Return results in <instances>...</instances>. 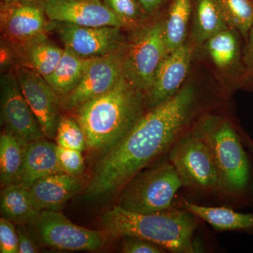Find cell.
Returning <instances> with one entry per match:
<instances>
[{
	"instance_id": "d6986e66",
	"label": "cell",
	"mask_w": 253,
	"mask_h": 253,
	"mask_svg": "<svg viewBox=\"0 0 253 253\" xmlns=\"http://www.w3.org/2000/svg\"><path fill=\"white\" fill-rule=\"evenodd\" d=\"M13 45L17 51L19 66L30 68L44 78L53 73L64 51V48L59 47L48 38V35Z\"/></svg>"
},
{
	"instance_id": "4dcf8cb0",
	"label": "cell",
	"mask_w": 253,
	"mask_h": 253,
	"mask_svg": "<svg viewBox=\"0 0 253 253\" xmlns=\"http://www.w3.org/2000/svg\"><path fill=\"white\" fill-rule=\"evenodd\" d=\"M122 252L126 253H162L166 250L151 241L127 236L123 238Z\"/></svg>"
},
{
	"instance_id": "9a60e30c",
	"label": "cell",
	"mask_w": 253,
	"mask_h": 253,
	"mask_svg": "<svg viewBox=\"0 0 253 253\" xmlns=\"http://www.w3.org/2000/svg\"><path fill=\"white\" fill-rule=\"evenodd\" d=\"M194 46L186 42L179 49L165 56L146 94L147 111L168 101L182 87L194 56Z\"/></svg>"
},
{
	"instance_id": "603a6c76",
	"label": "cell",
	"mask_w": 253,
	"mask_h": 253,
	"mask_svg": "<svg viewBox=\"0 0 253 253\" xmlns=\"http://www.w3.org/2000/svg\"><path fill=\"white\" fill-rule=\"evenodd\" d=\"M94 59H85L65 49L59 64L53 73L44 78L60 98L78 86Z\"/></svg>"
},
{
	"instance_id": "4316f807",
	"label": "cell",
	"mask_w": 253,
	"mask_h": 253,
	"mask_svg": "<svg viewBox=\"0 0 253 253\" xmlns=\"http://www.w3.org/2000/svg\"><path fill=\"white\" fill-rule=\"evenodd\" d=\"M106 6L127 26L130 31L136 26L149 21L150 18L139 0H102Z\"/></svg>"
},
{
	"instance_id": "30bf717a",
	"label": "cell",
	"mask_w": 253,
	"mask_h": 253,
	"mask_svg": "<svg viewBox=\"0 0 253 253\" xmlns=\"http://www.w3.org/2000/svg\"><path fill=\"white\" fill-rule=\"evenodd\" d=\"M1 124L4 131L14 135L23 146L44 139L38 120L23 96L14 71L0 78Z\"/></svg>"
},
{
	"instance_id": "cb8c5ba5",
	"label": "cell",
	"mask_w": 253,
	"mask_h": 253,
	"mask_svg": "<svg viewBox=\"0 0 253 253\" xmlns=\"http://www.w3.org/2000/svg\"><path fill=\"white\" fill-rule=\"evenodd\" d=\"M182 208L217 230H240L253 227L252 214L236 212L230 208L206 207L188 201L183 203Z\"/></svg>"
},
{
	"instance_id": "1f68e13d",
	"label": "cell",
	"mask_w": 253,
	"mask_h": 253,
	"mask_svg": "<svg viewBox=\"0 0 253 253\" xmlns=\"http://www.w3.org/2000/svg\"><path fill=\"white\" fill-rule=\"evenodd\" d=\"M244 51V63L246 76L245 81L253 84V26L250 31Z\"/></svg>"
},
{
	"instance_id": "277c9868",
	"label": "cell",
	"mask_w": 253,
	"mask_h": 253,
	"mask_svg": "<svg viewBox=\"0 0 253 253\" xmlns=\"http://www.w3.org/2000/svg\"><path fill=\"white\" fill-rule=\"evenodd\" d=\"M196 126L211 150L219 176V189L229 194L244 191L249 183V160L230 121L210 116Z\"/></svg>"
},
{
	"instance_id": "7c38bea8",
	"label": "cell",
	"mask_w": 253,
	"mask_h": 253,
	"mask_svg": "<svg viewBox=\"0 0 253 253\" xmlns=\"http://www.w3.org/2000/svg\"><path fill=\"white\" fill-rule=\"evenodd\" d=\"M1 39L21 44L51 32L43 1H1L0 3Z\"/></svg>"
},
{
	"instance_id": "d4e9b609",
	"label": "cell",
	"mask_w": 253,
	"mask_h": 253,
	"mask_svg": "<svg viewBox=\"0 0 253 253\" xmlns=\"http://www.w3.org/2000/svg\"><path fill=\"white\" fill-rule=\"evenodd\" d=\"M24 146L9 133L0 136V181L1 188L17 184L22 169Z\"/></svg>"
},
{
	"instance_id": "f546056e",
	"label": "cell",
	"mask_w": 253,
	"mask_h": 253,
	"mask_svg": "<svg viewBox=\"0 0 253 253\" xmlns=\"http://www.w3.org/2000/svg\"><path fill=\"white\" fill-rule=\"evenodd\" d=\"M0 253H18L17 230L12 221L2 217L0 219Z\"/></svg>"
},
{
	"instance_id": "ffe728a7",
	"label": "cell",
	"mask_w": 253,
	"mask_h": 253,
	"mask_svg": "<svg viewBox=\"0 0 253 253\" xmlns=\"http://www.w3.org/2000/svg\"><path fill=\"white\" fill-rule=\"evenodd\" d=\"M0 205L1 217L18 224H33L42 211L30 189L20 184L3 188Z\"/></svg>"
},
{
	"instance_id": "d6a6232c",
	"label": "cell",
	"mask_w": 253,
	"mask_h": 253,
	"mask_svg": "<svg viewBox=\"0 0 253 253\" xmlns=\"http://www.w3.org/2000/svg\"><path fill=\"white\" fill-rule=\"evenodd\" d=\"M171 0H139L146 14L150 18L159 14L163 8L166 7Z\"/></svg>"
},
{
	"instance_id": "e0dca14e",
	"label": "cell",
	"mask_w": 253,
	"mask_h": 253,
	"mask_svg": "<svg viewBox=\"0 0 253 253\" xmlns=\"http://www.w3.org/2000/svg\"><path fill=\"white\" fill-rule=\"evenodd\" d=\"M63 172L57 155V144L44 139L28 143L23 149L22 169L17 184L30 187L44 176Z\"/></svg>"
},
{
	"instance_id": "484cf974",
	"label": "cell",
	"mask_w": 253,
	"mask_h": 253,
	"mask_svg": "<svg viewBox=\"0 0 253 253\" xmlns=\"http://www.w3.org/2000/svg\"><path fill=\"white\" fill-rule=\"evenodd\" d=\"M223 18L231 29L247 41L253 26V0H217Z\"/></svg>"
},
{
	"instance_id": "f1b7e54d",
	"label": "cell",
	"mask_w": 253,
	"mask_h": 253,
	"mask_svg": "<svg viewBox=\"0 0 253 253\" xmlns=\"http://www.w3.org/2000/svg\"><path fill=\"white\" fill-rule=\"evenodd\" d=\"M57 155L63 172L76 177L83 174L84 169V160L82 151L57 146Z\"/></svg>"
},
{
	"instance_id": "8fae6325",
	"label": "cell",
	"mask_w": 253,
	"mask_h": 253,
	"mask_svg": "<svg viewBox=\"0 0 253 253\" xmlns=\"http://www.w3.org/2000/svg\"><path fill=\"white\" fill-rule=\"evenodd\" d=\"M126 46L112 54L94 59L78 86L70 94L60 98L61 108L76 111L87 101L112 89L123 76Z\"/></svg>"
},
{
	"instance_id": "7a4b0ae2",
	"label": "cell",
	"mask_w": 253,
	"mask_h": 253,
	"mask_svg": "<svg viewBox=\"0 0 253 253\" xmlns=\"http://www.w3.org/2000/svg\"><path fill=\"white\" fill-rule=\"evenodd\" d=\"M147 111L146 93L124 76L112 89L76 110L86 148L105 152L122 140Z\"/></svg>"
},
{
	"instance_id": "ba28073f",
	"label": "cell",
	"mask_w": 253,
	"mask_h": 253,
	"mask_svg": "<svg viewBox=\"0 0 253 253\" xmlns=\"http://www.w3.org/2000/svg\"><path fill=\"white\" fill-rule=\"evenodd\" d=\"M124 31L113 26L89 27L51 21V31L55 32L65 49L85 59H96L122 49L127 41Z\"/></svg>"
},
{
	"instance_id": "5bb4252c",
	"label": "cell",
	"mask_w": 253,
	"mask_h": 253,
	"mask_svg": "<svg viewBox=\"0 0 253 253\" xmlns=\"http://www.w3.org/2000/svg\"><path fill=\"white\" fill-rule=\"evenodd\" d=\"M46 16L51 21L89 27L113 26L127 31V26L102 0H44Z\"/></svg>"
},
{
	"instance_id": "2e32d148",
	"label": "cell",
	"mask_w": 253,
	"mask_h": 253,
	"mask_svg": "<svg viewBox=\"0 0 253 253\" xmlns=\"http://www.w3.org/2000/svg\"><path fill=\"white\" fill-rule=\"evenodd\" d=\"M241 37L235 30L228 28L213 36L201 46H204L208 59L219 73L230 78L245 80Z\"/></svg>"
},
{
	"instance_id": "83f0119b",
	"label": "cell",
	"mask_w": 253,
	"mask_h": 253,
	"mask_svg": "<svg viewBox=\"0 0 253 253\" xmlns=\"http://www.w3.org/2000/svg\"><path fill=\"white\" fill-rule=\"evenodd\" d=\"M55 139L60 147L78 150L82 152L86 149L84 133L76 118L61 116Z\"/></svg>"
},
{
	"instance_id": "6da1fadb",
	"label": "cell",
	"mask_w": 253,
	"mask_h": 253,
	"mask_svg": "<svg viewBox=\"0 0 253 253\" xmlns=\"http://www.w3.org/2000/svg\"><path fill=\"white\" fill-rule=\"evenodd\" d=\"M197 99L196 86L188 83L170 99L148 110L122 140L103 153L84 191L86 201L111 197L169 151L191 121Z\"/></svg>"
},
{
	"instance_id": "3957f363",
	"label": "cell",
	"mask_w": 253,
	"mask_h": 253,
	"mask_svg": "<svg viewBox=\"0 0 253 253\" xmlns=\"http://www.w3.org/2000/svg\"><path fill=\"white\" fill-rule=\"evenodd\" d=\"M105 234L113 239L127 236L151 241L169 252H196V216L184 210L141 214L114 206L101 217Z\"/></svg>"
},
{
	"instance_id": "5b68a950",
	"label": "cell",
	"mask_w": 253,
	"mask_h": 253,
	"mask_svg": "<svg viewBox=\"0 0 253 253\" xmlns=\"http://www.w3.org/2000/svg\"><path fill=\"white\" fill-rule=\"evenodd\" d=\"M183 186L172 163L158 162L136 174L123 188L118 206L141 214L172 209L174 196Z\"/></svg>"
},
{
	"instance_id": "52a82bcc",
	"label": "cell",
	"mask_w": 253,
	"mask_h": 253,
	"mask_svg": "<svg viewBox=\"0 0 253 253\" xmlns=\"http://www.w3.org/2000/svg\"><path fill=\"white\" fill-rule=\"evenodd\" d=\"M169 160L183 186L205 191L219 189V176L211 150L196 126L183 133L173 144Z\"/></svg>"
},
{
	"instance_id": "ac0fdd59",
	"label": "cell",
	"mask_w": 253,
	"mask_h": 253,
	"mask_svg": "<svg viewBox=\"0 0 253 253\" xmlns=\"http://www.w3.org/2000/svg\"><path fill=\"white\" fill-rule=\"evenodd\" d=\"M76 176L58 172L37 180L29 188L33 199L42 210L60 211L81 189Z\"/></svg>"
},
{
	"instance_id": "d590c367",
	"label": "cell",
	"mask_w": 253,
	"mask_h": 253,
	"mask_svg": "<svg viewBox=\"0 0 253 253\" xmlns=\"http://www.w3.org/2000/svg\"><path fill=\"white\" fill-rule=\"evenodd\" d=\"M248 146H249L250 150L253 153V141H249V142H247Z\"/></svg>"
},
{
	"instance_id": "44dd1931",
	"label": "cell",
	"mask_w": 253,
	"mask_h": 253,
	"mask_svg": "<svg viewBox=\"0 0 253 253\" xmlns=\"http://www.w3.org/2000/svg\"><path fill=\"white\" fill-rule=\"evenodd\" d=\"M191 18V40L199 47L213 36L229 28L217 0H193Z\"/></svg>"
},
{
	"instance_id": "4fadbf2b",
	"label": "cell",
	"mask_w": 253,
	"mask_h": 253,
	"mask_svg": "<svg viewBox=\"0 0 253 253\" xmlns=\"http://www.w3.org/2000/svg\"><path fill=\"white\" fill-rule=\"evenodd\" d=\"M14 72L23 96L38 120L44 137L55 139L61 117L59 96L36 71L18 66Z\"/></svg>"
},
{
	"instance_id": "836d02e7",
	"label": "cell",
	"mask_w": 253,
	"mask_h": 253,
	"mask_svg": "<svg viewBox=\"0 0 253 253\" xmlns=\"http://www.w3.org/2000/svg\"><path fill=\"white\" fill-rule=\"evenodd\" d=\"M18 237V253H38L36 244L26 234V231L21 229H17Z\"/></svg>"
},
{
	"instance_id": "e575fe53",
	"label": "cell",
	"mask_w": 253,
	"mask_h": 253,
	"mask_svg": "<svg viewBox=\"0 0 253 253\" xmlns=\"http://www.w3.org/2000/svg\"><path fill=\"white\" fill-rule=\"evenodd\" d=\"M1 1H44V0H1Z\"/></svg>"
},
{
	"instance_id": "9c48e42d",
	"label": "cell",
	"mask_w": 253,
	"mask_h": 253,
	"mask_svg": "<svg viewBox=\"0 0 253 253\" xmlns=\"http://www.w3.org/2000/svg\"><path fill=\"white\" fill-rule=\"evenodd\" d=\"M33 224L42 242L54 249L92 251L105 244V232L78 226L59 211L43 210Z\"/></svg>"
},
{
	"instance_id": "8992f818",
	"label": "cell",
	"mask_w": 253,
	"mask_h": 253,
	"mask_svg": "<svg viewBox=\"0 0 253 253\" xmlns=\"http://www.w3.org/2000/svg\"><path fill=\"white\" fill-rule=\"evenodd\" d=\"M125 49L123 76L147 93L160 63L168 54L163 36V16L160 13L129 31Z\"/></svg>"
},
{
	"instance_id": "7402d4cb",
	"label": "cell",
	"mask_w": 253,
	"mask_h": 253,
	"mask_svg": "<svg viewBox=\"0 0 253 253\" xmlns=\"http://www.w3.org/2000/svg\"><path fill=\"white\" fill-rule=\"evenodd\" d=\"M163 16V36L167 53L179 49L186 42L193 0H171Z\"/></svg>"
}]
</instances>
